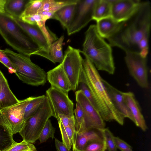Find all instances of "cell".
Wrapping results in <instances>:
<instances>
[{"label": "cell", "instance_id": "cell-14", "mask_svg": "<svg viewBox=\"0 0 151 151\" xmlns=\"http://www.w3.org/2000/svg\"><path fill=\"white\" fill-rule=\"evenodd\" d=\"M46 73L47 80L51 86L67 93L72 90L70 82L64 69L63 61Z\"/></svg>", "mask_w": 151, "mask_h": 151}, {"label": "cell", "instance_id": "cell-32", "mask_svg": "<svg viewBox=\"0 0 151 151\" xmlns=\"http://www.w3.org/2000/svg\"><path fill=\"white\" fill-rule=\"evenodd\" d=\"M55 129L52 126L50 120L47 121L38 138L40 143L46 142L49 138H55Z\"/></svg>", "mask_w": 151, "mask_h": 151}, {"label": "cell", "instance_id": "cell-6", "mask_svg": "<svg viewBox=\"0 0 151 151\" xmlns=\"http://www.w3.org/2000/svg\"><path fill=\"white\" fill-rule=\"evenodd\" d=\"M52 116L49 102L46 96L43 104L37 113L24 121L19 134L23 140L33 144L39 137L47 121Z\"/></svg>", "mask_w": 151, "mask_h": 151}, {"label": "cell", "instance_id": "cell-10", "mask_svg": "<svg viewBox=\"0 0 151 151\" xmlns=\"http://www.w3.org/2000/svg\"><path fill=\"white\" fill-rule=\"evenodd\" d=\"M96 0H78L72 21L67 29L68 35L80 31L92 20Z\"/></svg>", "mask_w": 151, "mask_h": 151}, {"label": "cell", "instance_id": "cell-4", "mask_svg": "<svg viewBox=\"0 0 151 151\" xmlns=\"http://www.w3.org/2000/svg\"><path fill=\"white\" fill-rule=\"evenodd\" d=\"M0 35L6 43L19 53L30 57L40 50L14 18L0 12Z\"/></svg>", "mask_w": 151, "mask_h": 151}, {"label": "cell", "instance_id": "cell-41", "mask_svg": "<svg viewBox=\"0 0 151 151\" xmlns=\"http://www.w3.org/2000/svg\"><path fill=\"white\" fill-rule=\"evenodd\" d=\"M55 142L57 151H71L62 142L57 139L55 138Z\"/></svg>", "mask_w": 151, "mask_h": 151}, {"label": "cell", "instance_id": "cell-29", "mask_svg": "<svg viewBox=\"0 0 151 151\" xmlns=\"http://www.w3.org/2000/svg\"><path fill=\"white\" fill-rule=\"evenodd\" d=\"M35 19L37 25L40 28L50 45L58 39L55 35L49 30L45 25L46 21L43 20L41 16L38 14L33 16Z\"/></svg>", "mask_w": 151, "mask_h": 151}, {"label": "cell", "instance_id": "cell-34", "mask_svg": "<svg viewBox=\"0 0 151 151\" xmlns=\"http://www.w3.org/2000/svg\"><path fill=\"white\" fill-rule=\"evenodd\" d=\"M106 150L104 139L97 140L88 144L83 151H105Z\"/></svg>", "mask_w": 151, "mask_h": 151}, {"label": "cell", "instance_id": "cell-13", "mask_svg": "<svg viewBox=\"0 0 151 151\" xmlns=\"http://www.w3.org/2000/svg\"><path fill=\"white\" fill-rule=\"evenodd\" d=\"M139 0H111V17L119 22L130 17L139 8Z\"/></svg>", "mask_w": 151, "mask_h": 151}, {"label": "cell", "instance_id": "cell-37", "mask_svg": "<svg viewBox=\"0 0 151 151\" xmlns=\"http://www.w3.org/2000/svg\"><path fill=\"white\" fill-rule=\"evenodd\" d=\"M65 127H76V121L75 116L59 115L57 119Z\"/></svg>", "mask_w": 151, "mask_h": 151}, {"label": "cell", "instance_id": "cell-24", "mask_svg": "<svg viewBox=\"0 0 151 151\" xmlns=\"http://www.w3.org/2000/svg\"><path fill=\"white\" fill-rule=\"evenodd\" d=\"M29 0H6L5 12L12 16L21 19Z\"/></svg>", "mask_w": 151, "mask_h": 151}, {"label": "cell", "instance_id": "cell-12", "mask_svg": "<svg viewBox=\"0 0 151 151\" xmlns=\"http://www.w3.org/2000/svg\"><path fill=\"white\" fill-rule=\"evenodd\" d=\"M76 100L81 104L84 114L86 130L92 128L104 129L105 124L99 113L92 106L81 90L75 92Z\"/></svg>", "mask_w": 151, "mask_h": 151}, {"label": "cell", "instance_id": "cell-42", "mask_svg": "<svg viewBox=\"0 0 151 151\" xmlns=\"http://www.w3.org/2000/svg\"><path fill=\"white\" fill-rule=\"evenodd\" d=\"M24 22L31 25H37L36 21L33 16H25L20 19Z\"/></svg>", "mask_w": 151, "mask_h": 151}, {"label": "cell", "instance_id": "cell-11", "mask_svg": "<svg viewBox=\"0 0 151 151\" xmlns=\"http://www.w3.org/2000/svg\"><path fill=\"white\" fill-rule=\"evenodd\" d=\"M125 60L130 74L143 88L148 87L146 58L139 53L126 52Z\"/></svg>", "mask_w": 151, "mask_h": 151}, {"label": "cell", "instance_id": "cell-22", "mask_svg": "<svg viewBox=\"0 0 151 151\" xmlns=\"http://www.w3.org/2000/svg\"><path fill=\"white\" fill-rule=\"evenodd\" d=\"M76 4L69 5L62 8L54 14L52 19L58 21L63 27L67 29L73 20Z\"/></svg>", "mask_w": 151, "mask_h": 151}, {"label": "cell", "instance_id": "cell-19", "mask_svg": "<svg viewBox=\"0 0 151 151\" xmlns=\"http://www.w3.org/2000/svg\"><path fill=\"white\" fill-rule=\"evenodd\" d=\"M123 96L134 119L135 124L143 131H145L147 127L134 93L131 92H123Z\"/></svg>", "mask_w": 151, "mask_h": 151}, {"label": "cell", "instance_id": "cell-20", "mask_svg": "<svg viewBox=\"0 0 151 151\" xmlns=\"http://www.w3.org/2000/svg\"><path fill=\"white\" fill-rule=\"evenodd\" d=\"M14 18L18 24L40 48H45L49 45L45 37L37 25L29 24L24 22L20 19Z\"/></svg>", "mask_w": 151, "mask_h": 151}, {"label": "cell", "instance_id": "cell-15", "mask_svg": "<svg viewBox=\"0 0 151 151\" xmlns=\"http://www.w3.org/2000/svg\"><path fill=\"white\" fill-rule=\"evenodd\" d=\"M102 139H104L103 129L92 128L81 133L76 132L72 147L73 151H83L88 143Z\"/></svg>", "mask_w": 151, "mask_h": 151}, {"label": "cell", "instance_id": "cell-8", "mask_svg": "<svg viewBox=\"0 0 151 151\" xmlns=\"http://www.w3.org/2000/svg\"><path fill=\"white\" fill-rule=\"evenodd\" d=\"M32 97L19 100L17 104L0 110L3 119L13 135L19 133L22 128L25 108Z\"/></svg>", "mask_w": 151, "mask_h": 151}, {"label": "cell", "instance_id": "cell-36", "mask_svg": "<svg viewBox=\"0 0 151 151\" xmlns=\"http://www.w3.org/2000/svg\"><path fill=\"white\" fill-rule=\"evenodd\" d=\"M103 132L106 149L108 151H117L112 133L108 128H104Z\"/></svg>", "mask_w": 151, "mask_h": 151}, {"label": "cell", "instance_id": "cell-38", "mask_svg": "<svg viewBox=\"0 0 151 151\" xmlns=\"http://www.w3.org/2000/svg\"><path fill=\"white\" fill-rule=\"evenodd\" d=\"M0 62L7 68L9 72L15 73L16 70L10 60L4 52L0 49Z\"/></svg>", "mask_w": 151, "mask_h": 151}, {"label": "cell", "instance_id": "cell-26", "mask_svg": "<svg viewBox=\"0 0 151 151\" xmlns=\"http://www.w3.org/2000/svg\"><path fill=\"white\" fill-rule=\"evenodd\" d=\"M13 135L6 126L0 110V150H4L9 147L14 141Z\"/></svg>", "mask_w": 151, "mask_h": 151}, {"label": "cell", "instance_id": "cell-31", "mask_svg": "<svg viewBox=\"0 0 151 151\" xmlns=\"http://www.w3.org/2000/svg\"><path fill=\"white\" fill-rule=\"evenodd\" d=\"M2 151H37V149L32 144L23 140L19 143L14 141L9 147Z\"/></svg>", "mask_w": 151, "mask_h": 151}, {"label": "cell", "instance_id": "cell-40", "mask_svg": "<svg viewBox=\"0 0 151 151\" xmlns=\"http://www.w3.org/2000/svg\"><path fill=\"white\" fill-rule=\"evenodd\" d=\"M114 139L117 148L121 151H133L130 145L119 137L114 136Z\"/></svg>", "mask_w": 151, "mask_h": 151}, {"label": "cell", "instance_id": "cell-39", "mask_svg": "<svg viewBox=\"0 0 151 151\" xmlns=\"http://www.w3.org/2000/svg\"><path fill=\"white\" fill-rule=\"evenodd\" d=\"M149 37L143 38L139 44L140 55L143 57L146 58L148 53V41Z\"/></svg>", "mask_w": 151, "mask_h": 151}, {"label": "cell", "instance_id": "cell-25", "mask_svg": "<svg viewBox=\"0 0 151 151\" xmlns=\"http://www.w3.org/2000/svg\"><path fill=\"white\" fill-rule=\"evenodd\" d=\"M18 100L11 90L8 82L0 90V110L18 103Z\"/></svg>", "mask_w": 151, "mask_h": 151}, {"label": "cell", "instance_id": "cell-18", "mask_svg": "<svg viewBox=\"0 0 151 151\" xmlns=\"http://www.w3.org/2000/svg\"><path fill=\"white\" fill-rule=\"evenodd\" d=\"M78 0H43L37 14L46 21L52 19L54 14L63 7L76 4Z\"/></svg>", "mask_w": 151, "mask_h": 151}, {"label": "cell", "instance_id": "cell-43", "mask_svg": "<svg viewBox=\"0 0 151 151\" xmlns=\"http://www.w3.org/2000/svg\"><path fill=\"white\" fill-rule=\"evenodd\" d=\"M8 82L3 73L0 70V90L3 86Z\"/></svg>", "mask_w": 151, "mask_h": 151}, {"label": "cell", "instance_id": "cell-1", "mask_svg": "<svg viewBox=\"0 0 151 151\" xmlns=\"http://www.w3.org/2000/svg\"><path fill=\"white\" fill-rule=\"evenodd\" d=\"M151 25V6L148 1H142L137 11L129 19L122 22L117 32L107 39L111 46L125 52L139 53V43L149 37Z\"/></svg>", "mask_w": 151, "mask_h": 151}, {"label": "cell", "instance_id": "cell-9", "mask_svg": "<svg viewBox=\"0 0 151 151\" xmlns=\"http://www.w3.org/2000/svg\"><path fill=\"white\" fill-rule=\"evenodd\" d=\"M47 98L52 113V116L57 119L59 115L73 116L74 104L68 93L50 86L46 91Z\"/></svg>", "mask_w": 151, "mask_h": 151}, {"label": "cell", "instance_id": "cell-3", "mask_svg": "<svg viewBox=\"0 0 151 151\" xmlns=\"http://www.w3.org/2000/svg\"><path fill=\"white\" fill-rule=\"evenodd\" d=\"M82 50L85 57L93 63L96 69L113 74L115 67L111 46L98 33L96 25L91 24L85 33Z\"/></svg>", "mask_w": 151, "mask_h": 151}, {"label": "cell", "instance_id": "cell-33", "mask_svg": "<svg viewBox=\"0 0 151 151\" xmlns=\"http://www.w3.org/2000/svg\"><path fill=\"white\" fill-rule=\"evenodd\" d=\"M43 0H29L21 18L23 17L37 14L42 4Z\"/></svg>", "mask_w": 151, "mask_h": 151}, {"label": "cell", "instance_id": "cell-44", "mask_svg": "<svg viewBox=\"0 0 151 151\" xmlns=\"http://www.w3.org/2000/svg\"><path fill=\"white\" fill-rule=\"evenodd\" d=\"M6 0H0V12H5L4 5Z\"/></svg>", "mask_w": 151, "mask_h": 151}, {"label": "cell", "instance_id": "cell-21", "mask_svg": "<svg viewBox=\"0 0 151 151\" xmlns=\"http://www.w3.org/2000/svg\"><path fill=\"white\" fill-rule=\"evenodd\" d=\"M97 31L103 38L107 39L114 35L118 30L122 22H119L110 17L96 22Z\"/></svg>", "mask_w": 151, "mask_h": 151}, {"label": "cell", "instance_id": "cell-5", "mask_svg": "<svg viewBox=\"0 0 151 151\" xmlns=\"http://www.w3.org/2000/svg\"><path fill=\"white\" fill-rule=\"evenodd\" d=\"M4 51L15 68L16 75L23 83L38 86L46 83L47 73L43 69L33 63L30 57L9 48Z\"/></svg>", "mask_w": 151, "mask_h": 151}, {"label": "cell", "instance_id": "cell-2", "mask_svg": "<svg viewBox=\"0 0 151 151\" xmlns=\"http://www.w3.org/2000/svg\"><path fill=\"white\" fill-rule=\"evenodd\" d=\"M85 57L83 59V66L79 82L84 83L88 88L104 121L114 120L123 125L125 116L113 104L102 82V78L93 64L88 58Z\"/></svg>", "mask_w": 151, "mask_h": 151}, {"label": "cell", "instance_id": "cell-17", "mask_svg": "<svg viewBox=\"0 0 151 151\" xmlns=\"http://www.w3.org/2000/svg\"><path fill=\"white\" fill-rule=\"evenodd\" d=\"M102 80L115 107L126 118H129L135 123L134 119L124 99L123 92L117 89L103 78Z\"/></svg>", "mask_w": 151, "mask_h": 151}, {"label": "cell", "instance_id": "cell-7", "mask_svg": "<svg viewBox=\"0 0 151 151\" xmlns=\"http://www.w3.org/2000/svg\"><path fill=\"white\" fill-rule=\"evenodd\" d=\"M81 53L79 49L68 45L64 54V69L73 91L78 89L83 68V59Z\"/></svg>", "mask_w": 151, "mask_h": 151}, {"label": "cell", "instance_id": "cell-16", "mask_svg": "<svg viewBox=\"0 0 151 151\" xmlns=\"http://www.w3.org/2000/svg\"><path fill=\"white\" fill-rule=\"evenodd\" d=\"M64 39V36L63 35L47 47L41 48L35 52L33 55L45 58L54 63H61L64 57L63 50Z\"/></svg>", "mask_w": 151, "mask_h": 151}, {"label": "cell", "instance_id": "cell-28", "mask_svg": "<svg viewBox=\"0 0 151 151\" xmlns=\"http://www.w3.org/2000/svg\"><path fill=\"white\" fill-rule=\"evenodd\" d=\"M59 128L61 133L62 142L70 150L73 144L76 132V127H64L60 122H58Z\"/></svg>", "mask_w": 151, "mask_h": 151}, {"label": "cell", "instance_id": "cell-23", "mask_svg": "<svg viewBox=\"0 0 151 151\" xmlns=\"http://www.w3.org/2000/svg\"><path fill=\"white\" fill-rule=\"evenodd\" d=\"M111 0H96L93 12L92 20L96 22L111 17Z\"/></svg>", "mask_w": 151, "mask_h": 151}, {"label": "cell", "instance_id": "cell-30", "mask_svg": "<svg viewBox=\"0 0 151 151\" xmlns=\"http://www.w3.org/2000/svg\"><path fill=\"white\" fill-rule=\"evenodd\" d=\"M75 109L74 110L75 114L76 130L78 133H82L86 130L84 114L81 106L80 103L76 101Z\"/></svg>", "mask_w": 151, "mask_h": 151}, {"label": "cell", "instance_id": "cell-27", "mask_svg": "<svg viewBox=\"0 0 151 151\" xmlns=\"http://www.w3.org/2000/svg\"><path fill=\"white\" fill-rule=\"evenodd\" d=\"M46 96L42 95L37 97H32L27 105L25 111L24 121L35 114L44 102Z\"/></svg>", "mask_w": 151, "mask_h": 151}, {"label": "cell", "instance_id": "cell-45", "mask_svg": "<svg viewBox=\"0 0 151 151\" xmlns=\"http://www.w3.org/2000/svg\"><path fill=\"white\" fill-rule=\"evenodd\" d=\"M0 151H1L0 150Z\"/></svg>", "mask_w": 151, "mask_h": 151}, {"label": "cell", "instance_id": "cell-35", "mask_svg": "<svg viewBox=\"0 0 151 151\" xmlns=\"http://www.w3.org/2000/svg\"><path fill=\"white\" fill-rule=\"evenodd\" d=\"M78 88L81 91L93 107L99 113L98 106L87 85L84 83L80 81L79 83Z\"/></svg>", "mask_w": 151, "mask_h": 151}]
</instances>
